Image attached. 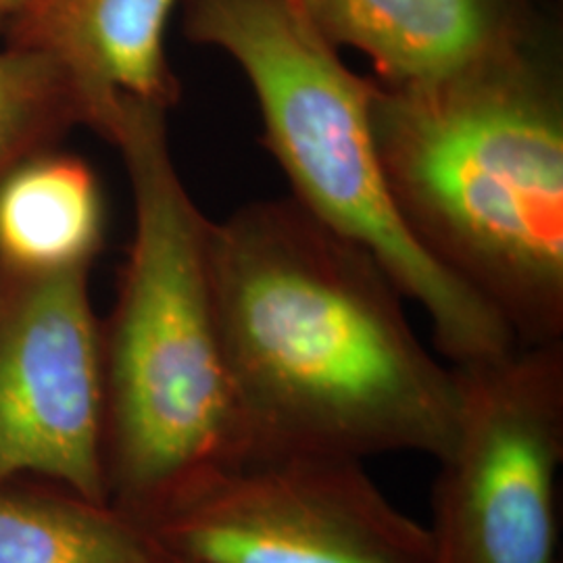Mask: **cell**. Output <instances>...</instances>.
Listing matches in <instances>:
<instances>
[{
  "mask_svg": "<svg viewBox=\"0 0 563 563\" xmlns=\"http://www.w3.org/2000/svg\"><path fill=\"white\" fill-rule=\"evenodd\" d=\"M181 34L218 48L251 84L263 142L311 216L372 253L402 297L422 305L455 367L520 346L501 316L411 236L372 130L374 78H362L292 0H180Z\"/></svg>",
  "mask_w": 563,
  "mask_h": 563,
  "instance_id": "277c9868",
  "label": "cell"
},
{
  "mask_svg": "<svg viewBox=\"0 0 563 563\" xmlns=\"http://www.w3.org/2000/svg\"><path fill=\"white\" fill-rule=\"evenodd\" d=\"M30 0H0V27L7 30L9 23L20 15Z\"/></svg>",
  "mask_w": 563,
  "mask_h": 563,
  "instance_id": "4fadbf2b",
  "label": "cell"
},
{
  "mask_svg": "<svg viewBox=\"0 0 563 563\" xmlns=\"http://www.w3.org/2000/svg\"><path fill=\"white\" fill-rule=\"evenodd\" d=\"M74 125L80 115L55 65L7 44L0 51V176L51 148Z\"/></svg>",
  "mask_w": 563,
  "mask_h": 563,
  "instance_id": "7c38bea8",
  "label": "cell"
},
{
  "mask_svg": "<svg viewBox=\"0 0 563 563\" xmlns=\"http://www.w3.org/2000/svg\"><path fill=\"white\" fill-rule=\"evenodd\" d=\"M332 46L393 86L443 80L497 57L560 15L553 0H292Z\"/></svg>",
  "mask_w": 563,
  "mask_h": 563,
  "instance_id": "9c48e42d",
  "label": "cell"
},
{
  "mask_svg": "<svg viewBox=\"0 0 563 563\" xmlns=\"http://www.w3.org/2000/svg\"><path fill=\"white\" fill-rule=\"evenodd\" d=\"M88 280L90 267H0V484L42 474L111 505L101 325Z\"/></svg>",
  "mask_w": 563,
  "mask_h": 563,
  "instance_id": "52a82bcc",
  "label": "cell"
},
{
  "mask_svg": "<svg viewBox=\"0 0 563 563\" xmlns=\"http://www.w3.org/2000/svg\"><path fill=\"white\" fill-rule=\"evenodd\" d=\"M207 265L223 355L257 457L365 460L449 451L460 383L362 244L290 199L209 223Z\"/></svg>",
  "mask_w": 563,
  "mask_h": 563,
  "instance_id": "6da1fadb",
  "label": "cell"
},
{
  "mask_svg": "<svg viewBox=\"0 0 563 563\" xmlns=\"http://www.w3.org/2000/svg\"><path fill=\"white\" fill-rule=\"evenodd\" d=\"M180 0H30L9 23L7 44L51 60L67 84L80 125L111 144L125 101L169 111L180 81L167 27Z\"/></svg>",
  "mask_w": 563,
  "mask_h": 563,
  "instance_id": "ba28073f",
  "label": "cell"
},
{
  "mask_svg": "<svg viewBox=\"0 0 563 563\" xmlns=\"http://www.w3.org/2000/svg\"><path fill=\"white\" fill-rule=\"evenodd\" d=\"M113 146L134 201L118 301L101 328L109 504L153 522L257 457L216 323L209 220L172 155L167 111L123 102Z\"/></svg>",
  "mask_w": 563,
  "mask_h": 563,
  "instance_id": "3957f363",
  "label": "cell"
},
{
  "mask_svg": "<svg viewBox=\"0 0 563 563\" xmlns=\"http://www.w3.org/2000/svg\"><path fill=\"white\" fill-rule=\"evenodd\" d=\"M372 130L411 236L522 346L563 341V36L443 80L374 78Z\"/></svg>",
  "mask_w": 563,
  "mask_h": 563,
  "instance_id": "7a4b0ae2",
  "label": "cell"
},
{
  "mask_svg": "<svg viewBox=\"0 0 563 563\" xmlns=\"http://www.w3.org/2000/svg\"><path fill=\"white\" fill-rule=\"evenodd\" d=\"M0 563H174L144 523L71 495L0 493Z\"/></svg>",
  "mask_w": 563,
  "mask_h": 563,
  "instance_id": "8fae6325",
  "label": "cell"
},
{
  "mask_svg": "<svg viewBox=\"0 0 563 563\" xmlns=\"http://www.w3.org/2000/svg\"><path fill=\"white\" fill-rule=\"evenodd\" d=\"M104 244V199L78 155L44 148L0 176V267L53 274L90 267Z\"/></svg>",
  "mask_w": 563,
  "mask_h": 563,
  "instance_id": "30bf717a",
  "label": "cell"
},
{
  "mask_svg": "<svg viewBox=\"0 0 563 563\" xmlns=\"http://www.w3.org/2000/svg\"><path fill=\"white\" fill-rule=\"evenodd\" d=\"M455 374L460 418L426 526L432 560L560 563L563 341L520 344Z\"/></svg>",
  "mask_w": 563,
  "mask_h": 563,
  "instance_id": "5b68a950",
  "label": "cell"
},
{
  "mask_svg": "<svg viewBox=\"0 0 563 563\" xmlns=\"http://www.w3.org/2000/svg\"><path fill=\"white\" fill-rule=\"evenodd\" d=\"M146 528L174 563H434L428 528L336 455L253 457Z\"/></svg>",
  "mask_w": 563,
  "mask_h": 563,
  "instance_id": "8992f818",
  "label": "cell"
}]
</instances>
